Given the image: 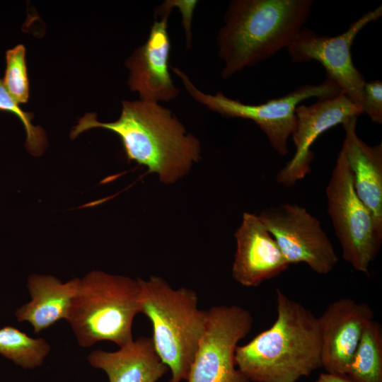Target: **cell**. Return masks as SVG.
Here are the masks:
<instances>
[{
    "label": "cell",
    "mask_w": 382,
    "mask_h": 382,
    "mask_svg": "<svg viewBox=\"0 0 382 382\" xmlns=\"http://www.w3.org/2000/svg\"><path fill=\"white\" fill-rule=\"evenodd\" d=\"M120 117L101 122L95 113L81 117L71 132V139L91 128L117 134L129 161H134L158 175L166 184L176 182L189 172L200 156V144L173 112L159 103L123 100Z\"/></svg>",
    "instance_id": "1"
},
{
    "label": "cell",
    "mask_w": 382,
    "mask_h": 382,
    "mask_svg": "<svg viewBox=\"0 0 382 382\" xmlns=\"http://www.w3.org/2000/svg\"><path fill=\"white\" fill-rule=\"evenodd\" d=\"M276 303L272 325L236 349V364L250 382H296L321 367L318 317L279 288Z\"/></svg>",
    "instance_id": "2"
},
{
    "label": "cell",
    "mask_w": 382,
    "mask_h": 382,
    "mask_svg": "<svg viewBox=\"0 0 382 382\" xmlns=\"http://www.w3.org/2000/svg\"><path fill=\"white\" fill-rule=\"evenodd\" d=\"M311 0H233L216 44L228 79L287 48L307 21Z\"/></svg>",
    "instance_id": "3"
},
{
    "label": "cell",
    "mask_w": 382,
    "mask_h": 382,
    "mask_svg": "<svg viewBox=\"0 0 382 382\" xmlns=\"http://www.w3.org/2000/svg\"><path fill=\"white\" fill-rule=\"evenodd\" d=\"M137 280L139 313L152 324L155 349L171 371L168 382L187 380L205 329L207 311L198 308L197 294L190 289H175L158 276Z\"/></svg>",
    "instance_id": "4"
},
{
    "label": "cell",
    "mask_w": 382,
    "mask_h": 382,
    "mask_svg": "<svg viewBox=\"0 0 382 382\" xmlns=\"http://www.w3.org/2000/svg\"><path fill=\"white\" fill-rule=\"evenodd\" d=\"M139 292L137 278L95 270L79 279L66 320L79 345L88 347L110 341L121 347L131 342Z\"/></svg>",
    "instance_id": "5"
},
{
    "label": "cell",
    "mask_w": 382,
    "mask_h": 382,
    "mask_svg": "<svg viewBox=\"0 0 382 382\" xmlns=\"http://www.w3.org/2000/svg\"><path fill=\"white\" fill-rule=\"evenodd\" d=\"M170 69L181 79L195 100L224 117L253 121L264 132L274 150L282 156L288 154V139L296 127L295 110L298 105L310 98H330L341 92L339 87L327 78L320 84L303 85L281 98L262 104L250 105L228 98L221 92L215 95L205 93L193 84L184 71L173 66Z\"/></svg>",
    "instance_id": "6"
},
{
    "label": "cell",
    "mask_w": 382,
    "mask_h": 382,
    "mask_svg": "<svg viewBox=\"0 0 382 382\" xmlns=\"http://www.w3.org/2000/svg\"><path fill=\"white\" fill-rule=\"evenodd\" d=\"M328 212L342 257L358 272L369 274L371 263L379 253L382 227L358 197L352 175L341 149L325 189Z\"/></svg>",
    "instance_id": "7"
},
{
    "label": "cell",
    "mask_w": 382,
    "mask_h": 382,
    "mask_svg": "<svg viewBox=\"0 0 382 382\" xmlns=\"http://www.w3.org/2000/svg\"><path fill=\"white\" fill-rule=\"evenodd\" d=\"M250 313L238 306L207 310L204 333L191 364L187 382H250L236 368L238 343L250 331Z\"/></svg>",
    "instance_id": "8"
},
{
    "label": "cell",
    "mask_w": 382,
    "mask_h": 382,
    "mask_svg": "<svg viewBox=\"0 0 382 382\" xmlns=\"http://www.w3.org/2000/svg\"><path fill=\"white\" fill-rule=\"evenodd\" d=\"M259 216L289 265L305 263L320 274L336 266L338 257L330 238L306 208L284 203L264 209Z\"/></svg>",
    "instance_id": "9"
},
{
    "label": "cell",
    "mask_w": 382,
    "mask_h": 382,
    "mask_svg": "<svg viewBox=\"0 0 382 382\" xmlns=\"http://www.w3.org/2000/svg\"><path fill=\"white\" fill-rule=\"evenodd\" d=\"M381 16L382 6H379L364 13L345 32L334 37L320 35L310 29L302 28L286 48L289 55L294 62L311 60L320 62L325 69L327 78L361 108L366 81L353 63L351 47L359 31Z\"/></svg>",
    "instance_id": "10"
},
{
    "label": "cell",
    "mask_w": 382,
    "mask_h": 382,
    "mask_svg": "<svg viewBox=\"0 0 382 382\" xmlns=\"http://www.w3.org/2000/svg\"><path fill=\"white\" fill-rule=\"evenodd\" d=\"M173 1H166L155 10V20L145 43L127 59L129 88L143 100L168 102L179 94L170 74V41L168 19Z\"/></svg>",
    "instance_id": "11"
},
{
    "label": "cell",
    "mask_w": 382,
    "mask_h": 382,
    "mask_svg": "<svg viewBox=\"0 0 382 382\" xmlns=\"http://www.w3.org/2000/svg\"><path fill=\"white\" fill-rule=\"evenodd\" d=\"M362 113V108L342 92L318 99L311 105H298L296 127L291 134L296 151L277 174V182L292 187L303 179L311 171L313 154L311 148L316 139L328 129Z\"/></svg>",
    "instance_id": "12"
},
{
    "label": "cell",
    "mask_w": 382,
    "mask_h": 382,
    "mask_svg": "<svg viewBox=\"0 0 382 382\" xmlns=\"http://www.w3.org/2000/svg\"><path fill=\"white\" fill-rule=\"evenodd\" d=\"M318 318L321 367L327 373L346 376L363 332L374 320V311L366 303L342 298L330 303Z\"/></svg>",
    "instance_id": "13"
},
{
    "label": "cell",
    "mask_w": 382,
    "mask_h": 382,
    "mask_svg": "<svg viewBox=\"0 0 382 382\" xmlns=\"http://www.w3.org/2000/svg\"><path fill=\"white\" fill-rule=\"evenodd\" d=\"M234 236L236 250L232 277L243 286H257L289 267L259 215L243 213Z\"/></svg>",
    "instance_id": "14"
},
{
    "label": "cell",
    "mask_w": 382,
    "mask_h": 382,
    "mask_svg": "<svg viewBox=\"0 0 382 382\" xmlns=\"http://www.w3.org/2000/svg\"><path fill=\"white\" fill-rule=\"evenodd\" d=\"M357 117L345 122L342 146L351 170L354 190L382 227V144L369 146L357 134Z\"/></svg>",
    "instance_id": "15"
},
{
    "label": "cell",
    "mask_w": 382,
    "mask_h": 382,
    "mask_svg": "<svg viewBox=\"0 0 382 382\" xmlns=\"http://www.w3.org/2000/svg\"><path fill=\"white\" fill-rule=\"evenodd\" d=\"M87 359L107 374L109 382H157L169 369L147 337L133 340L116 352L94 350Z\"/></svg>",
    "instance_id": "16"
},
{
    "label": "cell",
    "mask_w": 382,
    "mask_h": 382,
    "mask_svg": "<svg viewBox=\"0 0 382 382\" xmlns=\"http://www.w3.org/2000/svg\"><path fill=\"white\" fill-rule=\"evenodd\" d=\"M79 282V278L62 282L51 275H30L27 286L31 299L16 310L18 321L29 323L39 333L59 320H67Z\"/></svg>",
    "instance_id": "17"
},
{
    "label": "cell",
    "mask_w": 382,
    "mask_h": 382,
    "mask_svg": "<svg viewBox=\"0 0 382 382\" xmlns=\"http://www.w3.org/2000/svg\"><path fill=\"white\" fill-rule=\"evenodd\" d=\"M346 376L352 382H382V328L371 320L365 328Z\"/></svg>",
    "instance_id": "18"
},
{
    "label": "cell",
    "mask_w": 382,
    "mask_h": 382,
    "mask_svg": "<svg viewBox=\"0 0 382 382\" xmlns=\"http://www.w3.org/2000/svg\"><path fill=\"white\" fill-rule=\"evenodd\" d=\"M50 351L42 338H33L12 326L0 329V354L23 369L42 365Z\"/></svg>",
    "instance_id": "19"
},
{
    "label": "cell",
    "mask_w": 382,
    "mask_h": 382,
    "mask_svg": "<svg viewBox=\"0 0 382 382\" xmlns=\"http://www.w3.org/2000/svg\"><path fill=\"white\" fill-rule=\"evenodd\" d=\"M3 84L10 95L18 103H25L29 97V83L25 62V48L18 45L8 50Z\"/></svg>",
    "instance_id": "20"
},
{
    "label": "cell",
    "mask_w": 382,
    "mask_h": 382,
    "mask_svg": "<svg viewBox=\"0 0 382 382\" xmlns=\"http://www.w3.org/2000/svg\"><path fill=\"white\" fill-rule=\"evenodd\" d=\"M0 110L14 114L23 123L25 133V146L33 155H40L43 151L46 139L44 130L32 124L33 114L23 111L19 103L10 95L0 79Z\"/></svg>",
    "instance_id": "21"
},
{
    "label": "cell",
    "mask_w": 382,
    "mask_h": 382,
    "mask_svg": "<svg viewBox=\"0 0 382 382\" xmlns=\"http://www.w3.org/2000/svg\"><path fill=\"white\" fill-rule=\"evenodd\" d=\"M362 111L376 124L382 123V83L379 80L366 82L364 87Z\"/></svg>",
    "instance_id": "22"
},
{
    "label": "cell",
    "mask_w": 382,
    "mask_h": 382,
    "mask_svg": "<svg viewBox=\"0 0 382 382\" xmlns=\"http://www.w3.org/2000/svg\"><path fill=\"white\" fill-rule=\"evenodd\" d=\"M197 2V1H173L174 6L179 7V9L183 13V26L185 30L186 42L188 48L192 41L191 21L192 12Z\"/></svg>",
    "instance_id": "23"
},
{
    "label": "cell",
    "mask_w": 382,
    "mask_h": 382,
    "mask_svg": "<svg viewBox=\"0 0 382 382\" xmlns=\"http://www.w3.org/2000/svg\"><path fill=\"white\" fill-rule=\"evenodd\" d=\"M314 382H352L345 375L332 374L329 373L322 374Z\"/></svg>",
    "instance_id": "24"
}]
</instances>
